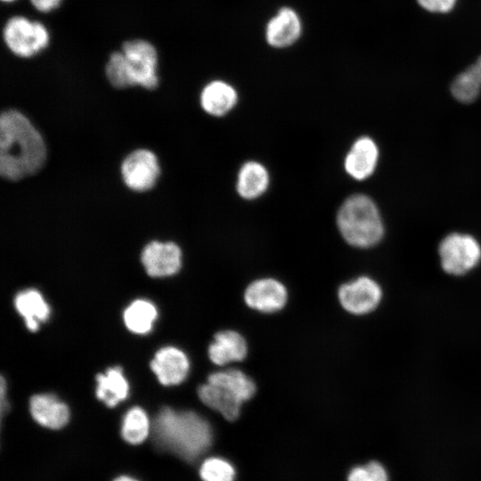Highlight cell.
Instances as JSON below:
<instances>
[{
  "label": "cell",
  "mask_w": 481,
  "mask_h": 481,
  "mask_svg": "<svg viewBox=\"0 0 481 481\" xmlns=\"http://www.w3.org/2000/svg\"><path fill=\"white\" fill-rule=\"evenodd\" d=\"M46 159V147L29 119L16 110H7L0 118V174L19 181L37 173Z\"/></svg>",
  "instance_id": "6da1fadb"
},
{
  "label": "cell",
  "mask_w": 481,
  "mask_h": 481,
  "mask_svg": "<svg viewBox=\"0 0 481 481\" xmlns=\"http://www.w3.org/2000/svg\"><path fill=\"white\" fill-rule=\"evenodd\" d=\"M151 431L157 448L186 461L197 460L213 442V430L208 421L192 411L162 408L153 420Z\"/></svg>",
  "instance_id": "7a4b0ae2"
},
{
  "label": "cell",
  "mask_w": 481,
  "mask_h": 481,
  "mask_svg": "<svg viewBox=\"0 0 481 481\" xmlns=\"http://www.w3.org/2000/svg\"><path fill=\"white\" fill-rule=\"evenodd\" d=\"M337 225L344 240L357 248L374 246L384 234L375 203L363 194L352 195L343 202L337 214Z\"/></svg>",
  "instance_id": "3957f363"
},
{
  "label": "cell",
  "mask_w": 481,
  "mask_h": 481,
  "mask_svg": "<svg viewBox=\"0 0 481 481\" xmlns=\"http://www.w3.org/2000/svg\"><path fill=\"white\" fill-rule=\"evenodd\" d=\"M3 38L13 54L29 58L48 45L50 36L45 26L40 21L16 15L5 22Z\"/></svg>",
  "instance_id": "277c9868"
},
{
  "label": "cell",
  "mask_w": 481,
  "mask_h": 481,
  "mask_svg": "<svg viewBox=\"0 0 481 481\" xmlns=\"http://www.w3.org/2000/svg\"><path fill=\"white\" fill-rule=\"evenodd\" d=\"M120 51L126 59L131 86L155 89L159 77L158 53L154 45L147 40L137 38L125 41Z\"/></svg>",
  "instance_id": "5b68a950"
},
{
  "label": "cell",
  "mask_w": 481,
  "mask_h": 481,
  "mask_svg": "<svg viewBox=\"0 0 481 481\" xmlns=\"http://www.w3.org/2000/svg\"><path fill=\"white\" fill-rule=\"evenodd\" d=\"M443 269L453 275H461L475 267L481 258V248L470 235L452 233L439 245Z\"/></svg>",
  "instance_id": "8992f818"
},
{
  "label": "cell",
  "mask_w": 481,
  "mask_h": 481,
  "mask_svg": "<svg viewBox=\"0 0 481 481\" xmlns=\"http://www.w3.org/2000/svg\"><path fill=\"white\" fill-rule=\"evenodd\" d=\"M304 31L303 20L292 6L280 7L266 21L264 38L275 50H285L295 45Z\"/></svg>",
  "instance_id": "52a82bcc"
},
{
  "label": "cell",
  "mask_w": 481,
  "mask_h": 481,
  "mask_svg": "<svg viewBox=\"0 0 481 481\" xmlns=\"http://www.w3.org/2000/svg\"><path fill=\"white\" fill-rule=\"evenodd\" d=\"M159 167L153 152L145 149L134 151L121 165V175L126 185L135 192H146L156 183Z\"/></svg>",
  "instance_id": "ba28073f"
},
{
  "label": "cell",
  "mask_w": 481,
  "mask_h": 481,
  "mask_svg": "<svg viewBox=\"0 0 481 481\" xmlns=\"http://www.w3.org/2000/svg\"><path fill=\"white\" fill-rule=\"evenodd\" d=\"M381 289L369 277H359L340 286L338 296L349 313L363 314L375 309L381 299Z\"/></svg>",
  "instance_id": "9c48e42d"
},
{
  "label": "cell",
  "mask_w": 481,
  "mask_h": 481,
  "mask_svg": "<svg viewBox=\"0 0 481 481\" xmlns=\"http://www.w3.org/2000/svg\"><path fill=\"white\" fill-rule=\"evenodd\" d=\"M141 259L149 275L169 276L180 270L182 252L174 242L151 241L144 247Z\"/></svg>",
  "instance_id": "30bf717a"
},
{
  "label": "cell",
  "mask_w": 481,
  "mask_h": 481,
  "mask_svg": "<svg viewBox=\"0 0 481 481\" xmlns=\"http://www.w3.org/2000/svg\"><path fill=\"white\" fill-rule=\"evenodd\" d=\"M244 300L252 309L262 313H273L285 306L287 289L275 279H259L248 286L244 293Z\"/></svg>",
  "instance_id": "8fae6325"
},
{
  "label": "cell",
  "mask_w": 481,
  "mask_h": 481,
  "mask_svg": "<svg viewBox=\"0 0 481 481\" xmlns=\"http://www.w3.org/2000/svg\"><path fill=\"white\" fill-rule=\"evenodd\" d=\"M151 368L162 385H178L186 379L190 362L182 350L167 346L156 353L151 362Z\"/></svg>",
  "instance_id": "7c38bea8"
},
{
  "label": "cell",
  "mask_w": 481,
  "mask_h": 481,
  "mask_svg": "<svg viewBox=\"0 0 481 481\" xmlns=\"http://www.w3.org/2000/svg\"><path fill=\"white\" fill-rule=\"evenodd\" d=\"M379 157L376 143L370 137L356 140L345 159V169L353 178L363 180L374 171Z\"/></svg>",
  "instance_id": "4fadbf2b"
},
{
  "label": "cell",
  "mask_w": 481,
  "mask_h": 481,
  "mask_svg": "<svg viewBox=\"0 0 481 481\" xmlns=\"http://www.w3.org/2000/svg\"><path fill=\"white\" fill-rule=\"evenodd\" d=\"M29 410L33 419L51 429L63 428L69 420L68 406L49 394L35 395L30 398Z\"/></svg>",
  "instance_id": "5bb4252c"
},
{
  "label": "cell",
  "mask_w": 481,
  "mask_h": 481,
  "mask_svg": "<svg viewBox=\"0 0 481 481\" xmlns=\"http://www.w3.org/2000/svg\"><path fill=\"white\" fill-rule=\"evenodd\" d=\"M200 102L207 113L220 117L234 108L238 102V93L230 83L215 79L202 88Z\"/></svg>",
  "instance_id": "9a60e30c"
},
{
  "label": "cell",
  "mask_w": 481,
  "mask_h": 481,
  "mask_svg": "<svg viewBox=\"0 0 481 481\" xmlns=\"http://www.w3.org/2000/svg\"><path fill=\"white\" fill-rule=\"evenodd\" d=\"M247 353L246 340L240 333L234 330L217 332L208 349L211 362L219 366L242 361Z\"/></svg>",
  "instance_id": "2e32d148"
},
{
  "label": "cell",
  "mask_w": 481,
  "mask_h": 481,
  "mask_svg": "<svg viewBox=\"0 0 481 481\" xmlns=\"http://www.w3.org/2000/svg\"><path fill=\"white\" fill-rule=\"evenodd\" d=\"M198 395L204 404L221 413L227 420H235L240 413L243 402L224 387L207 381L199 387Z\"/></svg>",
  "instance_id": "e0dca14e"
},
{
  "label": "cell",
  "mask_w": 481,
  "mask_h": 481,
  "mask_svg": "<svg viewBox=\"0 0 481 481\" xmlns=\"http://www.w3.org/2000/svg\"><path fill=\"white\" fill-rule=\"evenodd\" d=\"M269 185V174L261 163L249 161L239 170L236 189L239 195L253 200L262 195Z\"/></svg>",
  "instance_id": "ac0fdd59"
},
{
  "label": "cell",
  "mask_w": 481,
  "mask_h": 481,
  "mask_svg": "<svg viewBox=\"0 0 481 481\" xmlns=\"http://www.w3.org/2000/svg\"><path fill=\"white\" fill-rule=\"evenodd\" d=\"M16 310L24 318L27 328L37 330L39 322L50 315V308L41 293L36 289H26L18 293L14 299Z\"/></svg>",
  "instance_id": "d6986e66"
},
{
  "label": "cell",
  "mask_w": 481,
  "mask_h": 481,
  "mask_svg": "<svg viewBox=\"0 0 481 481\" xmlns=\"http://www.w3.org/2000/svg\"><path fill=\"white\" fill-rule=\"evenodd\" d=\"M96 395L107 406L114 407L128 395V382L120 367H112L96 376Z\"/></svg>",
  "instance_id": "ffe728a7"
},
{
  "label": "cell",
  "mask_w": 481,
  "mask_h": 481,
  "mask_svg": "<svg viewBox=\"0 0 481 481\" xmlns=\"http://www.w3.org/2000/svg\"><path fill=\"white\" fill-rule=\"evenodd\" d=\"M208 381L231 390L243 403L256 393L255 382L240 370L231 369L213 372L208 377Z\"/></svg>",
  "instance_id": "44dd1931"
},
{
  "label": "cell",
  "mask_w": 481,
  "mask_h": 481,
  "mask_svg": "<svg viewBox=\"0 0 481 481\" xmlns=\"http://www.w3.org/2000/svg\"><path fill=\"white\" fill-rule=\"evenodd\" d=\"M158 315L155 306L148 300L138 299L129 305L124 312L126 328L134 333L145 334L151 328Z\"/></svg>",
  "instance_id": "7402d4cb"
},
{
  "label": "cell",
  "mask_w": 481,
  "mask_h": 481,
  "mask_svg": "<svg viewBox=\"0 0 481 481\" xmlns=\"http://www.w3.org/2000/svg\"><path fill=\"white\" fill-rule=\"evenodd\" d=\"M151 422L146 412L135 406L127 411L121 425L123 439L131 444H139L145 441L151 432Z\"/></svg>",
  "instance_id": "603a6c76"
},
{
  "label": "cell",
  "mask_w": 481,
  "mask_h": 481,
  "mask_svg": "<svg viewBox=\"0 0 481 481\" xmlns=\"http://www.w3.org/2000/svg\"><path fill=\"white\" fill-rule=\"evenodd\" d=\"M481 91V79L473 66L460 73L451 85L452 96L463 103H470L477 99Z\"/></svg>",
  "instance_id": "cb8c5ba5"
},
{
  "label": "cell",
  "mask_w": 481,
  "mask_h": 481,
  "mask_svg": "<svg viewBox=\"0 0 481 481\" xmlns=\"http://www.w3.org/2000/svg\"><path fill=\"white\" fill-rule=\"evenodd\" d=\"M200 476L203 481H234L235 469L221 457H209L201 463Z\"/></svg>",
  "instance_id": "d4e9b609"
},
{
  "label": "cell",
  "mask_w": 481,
  "mask_h": 481,
  "mask_svg": "<svg viewBox=\"0 0 481 481\" xmlns=\"http://www.w3.org/2000/svg\"><path fill=\"white\" fill-rule=\"evenodd\" d=\"M105 74L113 87L118 89L131 87L126 59L121 51H115L110 54L105 65Z\"/></svg>",
  "instance_id": "484cf974"
},
{
  "label": "cell",
  "mask_w": 481,
  "mask_h": 481,
  "mask_svg": "<svg viewBox=\"0 0 481 481\" xmlns=\"http://www.w3.org/2000/svg\"><path fill=\"white\" fill-rule=\"evenodd\" d=\"M347 481H388V477L383 465L373 461L352 469Z\"/></svg>",
  "instance_id": "4316f807"
},
{
  "label": "cell",
  "mask_w": 481,
  "mask_h": 481,
  "mask_svg": "<svg viewBox=\"0 0 481 481\" xmlns=\"http://www.w3.org/2000/svg\"><path fill=\"white\" fill-rule=\"evenodd\" d=\"M424 10L433 13H448L456 5L457 0H416Z\"/></svg>",
  "instance_id": "83f0119b"
},
{
  "label": "cell",
  "mask_w": 481,
  "mask_h": 481,
  "mask_svg": "<svg viewBox=\"0 0 481 481\" xmlns=\"http://www.w3.org/2000/svg\"><path fill=\"white\" fill-rule=\"evenodd\" d=\"M33 7L40 12H49L56 9L62 0H29Z\"/></svg>",
  "instance_id": "f1b7e54d"
},
{
  "label": "cell",
  "mask_w": 481,
  "mask_h": 481,
  "mask_svg": "<svg viewBox=\"0 0 481 481\" xmlns=\"http://www.w3.org/2000/svg\"><path fill=\"white\" fill-rule=\"evenodd\" d=\"M5 392H6L5 382L2 377L1 378V412H2V414H4L9 407V404L5 396Z\"/></svg>",
  "instance_id": "f546056e"
},
{
  "label": "cell",
  "mask_w": 481,
  "mask_h": 481,
  "mask_svg": "<svg viewBox=\"0 0 481 481\" xmlns=\"http://www.w3.org/2000/svg\"><path fill=\"white\" fill-rule=\"evenodd\" d=\"M475 67L480 79H481V56L477 60V61L473 64Z\"/></svg>",
  "instance_id": "4dcf8cb0"
},
{
  "label": "cell",
  "mask_w": 481,
  "mask_h": 481,
  "mask_svg": "<svg viewBox=\"0 0 481 481\" xmlns=\"http://www.w3.org/2000/svg\"><path fill=\"white\" fill-rule=\"evenodd\" d=\"M113 481H138V480L129 476H120L115 478Z\"/></svg>",
  "instance_id": "1f68e13d"
},
{
  "label": "cell",
  "mask_w": 481,
  "mask_h": 481,
  "mask_svg": "<svg viewBox=\"0 0 481 481\" xmlns=\"http://www.w3.org/2000/svg\"><path fill=\"white\" fill-rule=\"evenodd\" d=\"M2 1L5 3H11V2H13L14 0H2Z\"/></svg>",
  "instance_id": "d6a6232c"
}]
</instances>
